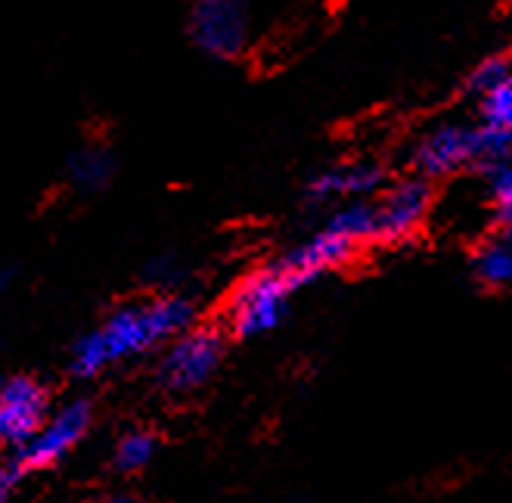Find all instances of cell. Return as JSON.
I'll return each instance as SVG.
<instances>
[{
  "instance_id": "cell-2",
  "label": "cell",
  "mask_w": 512,
  "mask_h": 503,
  "mask_svg": "<svg viewBox=\"0 0 512 503\" xmlns=\"http://www.w3.org/2000/svg\"><path fill=\"white\" fill-rule=\"evenodd\" d=\"M370 243H379L373 199L339 205V209H333L323 218V224L308 240H301L298 246H292L277 258V268L289 277L295 289H305L308 283L345 268Z\"/></svg>"
},
{
  "instance_id": "cell-8",
  "label": "cell",
  "mask_w": 512,
  "mask_h": 503,
  "mask_svg": "<svg viewBox=\"0 0 512 503\" xmlns=\"http://www.w3.org/2000/svg\"><path fill=\"white\" fill-rule=\"evenodd\" d=\"M432 202H435V190L426 177H419V174L385 184L373 199L379 243H398L413 236L426 224Z\"/></svg>"
},
{
  "instance_id": "cell-17",
  "label": "cell",
  "mask_w": 512,
  "mask_h": 503,
  "mask_svg": "<svg viewBox=\"0 0 512 503\" xmlns=\"http://www.w3.org/2000/svg\"><path fill=\"white\" fill-rule=\"evenodd\" d=\"M13 283V268L10 264H0V295H4Z\"/></svg>"
},
{
  "instance_id": "cell-13",
  "label": "cell",
  "mask_w": 512,
  "mask_h": 503,
  "mask_svg": "<svg viewBox=\"0 0 512 503\" xmlns=\"http://www.w3.org/2000/svg\"><path fill=\"white\" fill-rule=\"evenodd\" d=\"M156 457H159V435L153 429L134 426L115 438L112 466H115V472H122V476L143 472L146 466H153Z\"/></svg>"
},
{
  "instance_id": "cell-9",
  "label": "cell",
  "mask_w": 512,
  "mask_h": 503,
  "mask_svg": "<svg viewBox=\"0 0 512 503\" xmlns=\"http://www.w3.org/2000/svg\"><path fill=\"white\" fill-rule=\"evenodd\" d=\"M50 392L35 376H0V448L13 454L28 445L50 413Z\"/></svg>"
},
{
  "instance_id": "cell-6",
  "label": "cell",
  "mask_w": 512,
  "mask_h": 503,
  "mask_svg": "<svg viewBox=\"0 0 512 503\" xmlns=\"http://www.w3.org/2000/svg\"><path fill=\"white\" fill-rule=\"evenodd\" d=\"M90 426H94V404L87 398L63 401L47 413V420L28 438V445L13 454L10 460L13 472L22 479L59 466L87 438Z\"/></svg>"
},
{
  "instance_id": "cell-14",
  "label": "cell",
  "mask_w": 512,
  "mask_h": 503,
  "mask_svg": "<svg viewBox=\"0 0 512 503\" xmlns=\"http://www.w3.org/2000/svg\"><path fill=\"white\" fill-rule=\"evenodd\" d=\"M475 109H478L481 125H488L497 134L512 140V56H509V66L503 69V75L488 87L485 94L475 97Z\"/></svg>"
},
{
  "instance_id": "cell-16",
  "label": "cell",
  "mask_w": 512,
  "mask_h": 503,
  "mask_svg": "<svg viewBox=\"0 0 512 503\" xmlns=\"http://www.w3.org/2000/svg\"><path fill=\"white\" fill-rule=\"evenodd\" d=\"M16 482H19V476L13 472V466L10 463H4L0 460V503H10V497H13V488H16Z\"/></svg>"
},
{
  "instance_id": "cell-3",
  "label": "cell",
  "mask_w": 512,
  "mask_h": 503,
  "mask_svg": "<svg viewBox=\"0 0 512 503\" xmlns=\"http://www.w3.org/2000/svg\"><path fill=\"white\" fill-rule=\"evenodd\" d=\"M512 156V140L497 134L494 128L463 118H444V122L423 131L413 143L410 165L413 174L438 181V177H454L463 171L485 174L488 168L500 165Z\"/></svg>"
},
{
  "instance_id": "cell-12",
  "label": "cell",
  "mask_w": 512,
  "mask_h": 503,
  "mask_svg": "<svg viewBox=\"0 0 512 503\" xmlns=\"http://www.w3.org/2000/svg\"><path fill=\"white\" fill-rule=\"evenodd\" d=\"M472 271H475L478 283L488 289L512 286V236L500 233V236H491V240L481 243L472 258Z\"/></svg>"
},
{
  "instance_id": "cell-10",
  "label": "cell",
  "mask_w": 512,
  "mask_h": 503,
  "mask_svg": "<svg viewBox=\"0 0 512 503\" xmlns=\"http://www.w3.org/2000/svg\"><path fill=\"white\" fill-rule=\"evenodd\" d=\"M385 187V171L370 159H348L326 165L305 184V199L314 209H339L351 202H370Z\"/></svg>"
},
{
  "instance_id": "cell-15",
  "label": "cell",
  "mask_w": 512,
  "mask_h": 503,
  "mask_svg": "<svg viewBox=\"0 0 512 503\" xmlns=\"http://www.w3.org/2000/svg\"><path fill=\"white\" fill-rule=\"evenodd\" d=\"M481 177H485V184H488V199H491L494 218L500 221L503 233L512 236V156L503 159L500 165L488 168Z\"/></svg>"
},
{
  "instance_id": "cell-5",
  "label": "cell",
  "mask_w": 512,
  "mask_h": 503,
  "mask_svg": "<svg viewBox=\"0 0 512 503\" xmlns=\"http://www.w3.org/2000/svg\"><path fill=\"white\" fill-rule=\"evenodd\" d=\"M298 289L277 268V261L255 268L230 292L224 305V327L233 339H258L274 333L289 314L292 295Z\"/></svg>"
},
{
  "instance_id": "cell-4",
  "label": "cell",
  "mask_w": 512,
  "mask_h": 503,
  "mask_svg": "<svg viewBox=\"0 0 512 503\" xmlns=\"http://www.w3.org/2000/svg\"><path fill=\"white\" fill-rule=\"evenodd\" d=\"M227 333L212 323H193L174 336L156 364V386L168 398H190L212 382L224 364Z\"/></svg>"
},
{
  "instance_id": "cell-1",
  "label": "cell",
  "mask_w": 512,
  "mask_h": 503,
  "mask_svg": "<svg viewBox=\"0 0 512 503\" xmlns=\"http://www.w3.org/2000/svg\"><path fill=\"white\" fill-rule=\"evenodd\" d=\"M196 323V305L184 292H156L112 308L94 330L75 339L69 373L97 379L115 367L131 364L149 351H162L174 336Z\"/></svg>"
},
{
  "instance_id": "cell-18",
  "label": "cell",
  "mask_w": 512,
  "mask_h": 503,
  "mask_svg": "<svg viewBox=\"0 0 512 503\" xmlns=\"http://www.w3.org/2000/svg\"><path fill=\"white\" fill-rule=\"evenodd\" d=\"M103 503H143V500L134 497V494H112V497H106Z\"/></svg>"
},
{
  "instance_id": "cell-19",
  "label": "cell",
  "mask_w": 512,
  "mask_h": 503,
  "mask_svg": "<svg viewBox=\"0 0 512 503\" xmlns=\"http://www.w3.org/2000/svg\"><path fill=\"white\" fill-rule=\"evenodd\" d=\"M506 4H509V7H512V0H506Z\"/></svg>"
},
{
  "instance_id": "cell-7",
  "label": "cell",
  "mask_w": 512,
  "mask_h": 503,
  "mask_svg": "<svg viewBox=\"0 0 512 503\" xmlns=\"http://www.w3.org/2000/svg\"><path fill=\"white\" fill-rule=\"evenodd\" d=\"M187 35L212 59H239L252 41L249 0H190Z\"/></svg>"
},
{
  "instance_id": "cell-11",
  "label": "cell",
  "mask_w": 512,
  "mask_h": 503,
  "mask_svg": "<svg viewBox=\"0 0 512 503\" xmlns=\"http://www.w3.org/2000/svg\"><path fill=\"white\" fill-rule=\"evenodd\" d=\"M115 171H118V162L109 146L84 143L66 162V181L75 193L94 196V193H103L115 181Z\"/></svg>"
}]
</instances>
